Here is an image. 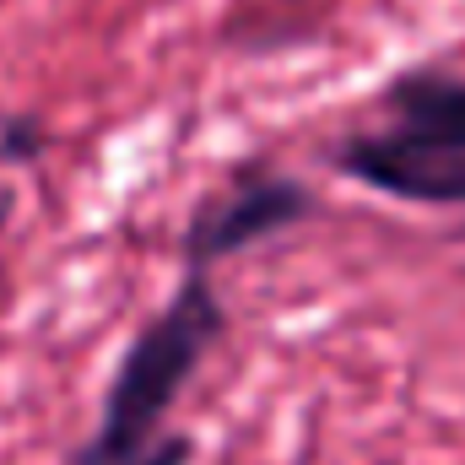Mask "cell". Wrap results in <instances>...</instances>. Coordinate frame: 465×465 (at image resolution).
<instances>
[{
    "label": "cell",
    "instance_id": "2",
    "mask_svg": "<svg viewBox=\"0 0 465 465\" xmlns=\"http://www.w3.org/2000/svg\"><path fill=\"white\" fill-rule=\"evenodd\" d=\"M379 119L325 146V163L406 206H465V76L450 65H406L379 98Z\"/></svg>",
    "mask_w": 465,
    "mask_h": 465
},
{
    "label": "cell",
    "instance_id": "4",
    "mask_svg": "<svg viewBox=\"0 0 465 465\" xmlns=\"http://www.w3.org/2000/svg\"><path fill=\"white\" fill-rule=\"evenodd\" d=\"M49 152V124L33 109H0V163L5 168H33Z\"/></svg>",
    "mask_w": 465,
    "mask_h": 465
},
{
    "label": "cell",
    "instance_id": "3",
    "mask_svg": "<svg viewBox=\"0 0 465 465\" xmlns=\"http://www.w3.org/2000/svg\"><path fill=\"white\" fill-rule=\"evenodd\" d=\"M314 212H320V195L298 173L254 157L223 190L195 201L190 223L179 232V260H184V271H217L223 260L298 228V223H309Z\"/></svg>",
    "mask_w": 465,
    "mask_h": 465
},
{
    "label": "cell",
    "instance_id": "1",
    "mask_svg": "<svg viewBox=\"0 0 465 465\" xmlns=\"http://www.w3.org/2000/svg\"><path fill=\"white\" fill-rule=\"evenodd\" d=\"M228 336V303L212 271H184L168 303L135 325L98 401V428L71 465H195V439L173 433V406Z\"/></svg>",
    "mask_w": 465,
    "mask_h": 465
}]
</instances>
